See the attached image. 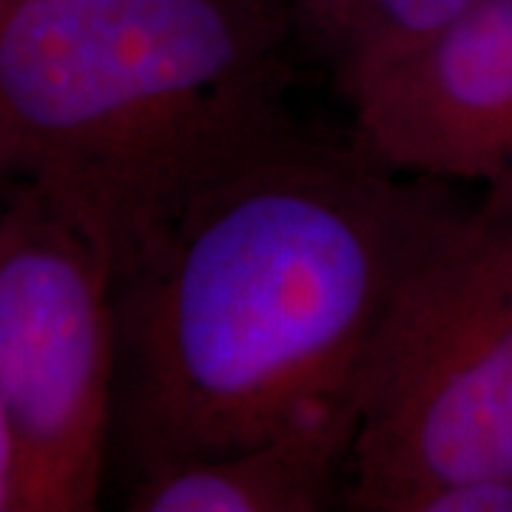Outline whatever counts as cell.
I'll use <instances>...</instances> for the list:
<instances>
[{"instance_id":"cell-3","label":"cell","mask_w":512,"mask_h":512,"mask_svg":"<svg viewBox=\"0 0 512 512\" xmlns=\"http://www.w3.org/2000/svg\"><path fill=\"white\" fill-rule=\"evenodd\" d=\"M114 271L35 194L0 214V404L15 436V510L97 507L114 419Z\"/></svg>"},{"instance_id":"cell-7","label":"cell","mask_w":512,"mask_h":512,"mask_svg":"<svg viewBox=\"0 0 512 512\" xmlns=\"http://www.w3.org/2000/svg\"><path fill=\"white\" fill-rule=\"evenodd\" d=\"M15 436L0 404V512L15 510Z\"/></svg>"},{"instance_id":"cell-6","label":"cell","mask_w":512,"mask_h":512,"mask_svg":"<svg viewBox=\"0 0 512 512\" xmlns=\"http://www.w3.org/2000/svg\"><path fill=\"white\" fill-rule=\"evenodd\" d=\"M427 512H510L512 478L501 481H470L450 490H441L427 501Z\"/></svg>"},{"instance_id":"cell-1","label":"cell","mask_w":512,"mask_h":512,"mask_svg":"<svg viewBox=\"0 0 512 512\" xmlns=\"http://www.w3.org/2000/svg\"><path fill=\"white\" fill-rule=\"evenodd\" d=\"M356 140L293 126L222 174L114 282V419L137 481L345 410L430 245Z\"/></svg>"},{"instance_id":"cell-4","label":"cell","mask_w":512,"mask_h":512,"mask_svg":"<svg viewBox=\"0 0 512 512\" xmlns=\"http://www.w3.org/2000/svg\"><path fill=\"white\" fill-rule=\"evenodd\" d=\"M359 410L137 481V512H316L342 487Z\"/></svg>"},{"instance_id":"cell-2","label":"cell","mask_w":512,"mask_h":512,"mask_svg":"<svg viewBox=\"0 0 512 512\" xmlns=\"http://www.w3.org/2000/svg\"><path fill=\"white\" fill-rule=\"evenodd\" d=\"M291 0H0V188L146 259L222 174L296 126Z\"/></svg>"},{"instance_id":"cell-5","label":"cell","mask_w":512,"mask_h":512,"mask_svg":"<svg viewBox=\"0 0 512 512\" xmlns=\"http://www.w3.org/2000/svg\"><path fill=\"white\" fill-rule=\"evenodd\" d=\"M476 0H291L299 55L319 60L353 103Z\"/></svg>"}]
</instances>
